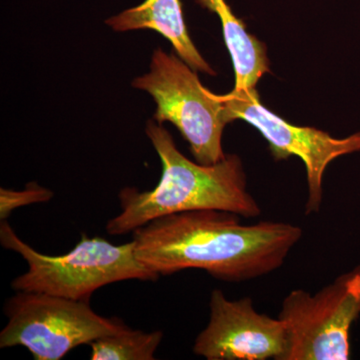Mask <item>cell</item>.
Returning <instances> with one entry per match:
<instances>
[{"mask_svg": "<svg viewBox=\"0 0 360 360\" xmlns=\"http://www.w3.org/2000/svg\"><path fill=\"white\" fill-rule=\"evenodd\" d=\"M240 219L215 210L158 217L132 232L135 257L160 276L194 269L226 283H243L281 269L302 238L298 225L243 224Z\"/></svg>", "mask_w": 360, "mask_h": 360, "instance_id": "cell-1", "label": "cell"}, {"mask_svg": "<svg viewBox=\"0 0 360 360\" xmlns=\"http://www.w3.org/2000/svg\"><path fill=\"white\" fill-rule=\"evenodd\" d=\"M146 131L162 165L160 182L153 191L125 187L120 191L122 212L108 220V234L122 236L158 217L193 210H222L245 219L262 214V208L248 191L239 156L229 155L215 165H200L180 153L161 124L149 120Z\"/></svg>", "mask_w": 360, "mask_h": 360, "instance_id": "cell-2", "label": "cell"}, {"mask_svg": "<svg viewBox=\"0 0 360 360\" xmlns=\"http://www.w3.org/2000/svg\"><path fill=\"white\" fill-rule=\"evenodd\" d=\"M0 243L18 253L28 269L14 278L11 288L25 292L45 293L89 302L97 290L120 281H155L158 274L135 257L134 243L113 245L99 236L82 234L72 250L58 257L42 255L18 238L6 220L0 224Z\"/></svg>", "mask_w": 360, "mask_h": 360, "instance_id": "cell-3", "label": "cell"}, {"mask_svg": "<svg viewBox=\"0 0 360 360\" xmlns=\"http://www.w3.org/2000/svg\"><path fill=\"white\" fill-rule=\"evenodd\" d=\"M132 86L153 97L155 122L175 125L196 162L212 165L226 158L222 134L231 120L224 103L201 84L195 70L181 58L155 49L150 70L135 78Z\"/></svg>", "mask_w": 360, "mask_h": 360, "instance_id": "cell-4", "label": "cell"}, {"mask_svg": "<svg viewBox=\"0 0 360 360\" xmlns=\"http://www.w3.org/2000/svg\"><path fill=\"white\" fill-rule=\"evenodd\" d=\"M6 328L0 348L25 347L35 360H60L79 345L129 329L99 315L89 302L18 291L4 305Z\"/></svg>", "mask_w": 360, "mask_h": 360, "instance_id": "cell-5", "label": "cell"}, {"mask_svg": "<svg viewBox=\"0 0 360 360\" xmlns=\"http://www.w3.org/2000/svg\"><path fill=\"white\" fill-rule=\"evenodd\" d=\"M360 316V264L311 295L290 291L278 319L286 333L283 360H347L350 331Z\"/></svg>", "mask_w": 360, "mask_h": 360, "instance_id": "cell-6", "label": "cell"}, {"mask_svg": "<svg viewBox=\"0 0 360 360\" xmlns=\"http://www.w3.org/2000/svg\"><path fill=\"white\" fill-rule=\"evenodd\" d=\"M224 103L231 122L243 120L258 129L269 144L276 160L297 156L304 163L307 176L305 214L319 213L323 198L322 180L329 163L340 156L360 150V132L335 139L314 127H296L267 110L255 89L236 90L217 96Z\"/></svg>", "mask_w": 360, "mask_h": 360, "instance_id": "cell-7", "label": "cell"}, {"mask_svg": "<svg viewBox=\"0 0 360 360\" xmlns=\"http://www.w3.org/2000/svg\"><path fill=\"white\" fill-rule=\"evenodd\" d=\"M286 333L281 319L259 314L250 297L231 300L213 290L210 321L193 352L207 360H283Z\"/></svg>", "mask_w": 360, "mask_h": 360, "instance_id": "cell-8", "label": "cell"}, {"mask_svg": "<svg viewBox=\"0 0 360 360\" xmlns=\"http://www.w3.org/2000/svg\"><path fill=\"white\" fill-rule=\"evenodd\" d=\"M105 22L118 32L155 30L172 44L179 58L193 70L215 75L189 37L180 0H146L141 6L122 11Z\"/></svg>", "mask_w": 360, "mask_h": 360, "instance_id": "cell-9", "label": "cell"}, {"mask_svg": "<svg viewBox=\"0 0 360 360\" xmlns=\"http://www.w3.org/2000/svg\"><path fill=\"white\" fill-rule=\"evenodd\" d=\"M219 16L225 44L231 53L236 73L233 89H255L265 73L269 72V61L264 44L246 32L245 23L232 13L225 0H200Z\"/></svg>", "mask_w": 360, "mask_h": 360, "instance_id": "cell-10", "label": "cell"}, {"mask_svg": "<svg viewBox=\"0 0 360 360\" xmlns=\"http://www.w3.org/2000/svg\"><path fill=\"white\" fill-rule=\"evenodd\" d=\"M163 338L160 330L144 333L127 329L90 343L92 360H153Z\"/></svg>", "mask_w": 360, "mask_h": 360, "instance_id": "cell-11", "label": "cell"}, {"mask_svg": "<svg viewBox=\"0 0 360 360\" xmlns=\"http://www.w3.org/2000/svg\"><path fill=\"white\" fill-rule=\"evenodd\" d=\"M53 198V193L46 187L40 186L37 182H30L23 191L0 189V220L8 219L13 210L23 206L49 202Z\"/></svg>", "mask_w": 360, "mask_h": 360, "instance_id": "cell-12", "label": "cell"}]
</instances>
